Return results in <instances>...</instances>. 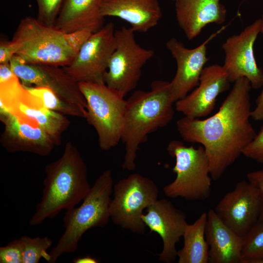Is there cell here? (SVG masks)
Wrapping results in <instances>:
<instances>
[{
    "instance_id": "obj_15",
    "label": "cell",
    "mask_w": 263,
    "mask_h": 263,
    "mask_svg": "<svg viewBox=\"0 0 263 263\" xmlns=\"http://www.w3.org/2000/svg\"><path fill=\"white\" fill-rule=\"evenodd\" d=\"M146 210L141 217L143 222L151 232L157 233L163 242L159 260L165 263L174 262L177 258L176 244L188 224L185 213L166 199H158Z\"/></svg>"
},
{
    "instance_id": "obj_12",
    "label": "cell",
    "mask_w": 263,
    "mask_h": 263,
    "mask_svg": "<svg viewBox=\"0 0 263 263\" xmlns=\"http://www.w3.org/2000/svg\"><path fill=\"white\" fill-rule=\"evenodd\" d=\"M262 19L246 26L240 33L228 37L222 44L225 53L223 65L230 83L246 78L252 88L263 85V72L257 65L254 54V44L262 29Z\"/></svg>"
},
{
    "instance_id": "obj_32",
    "label": "cell",
    "mask_w": 263,
    "mask_h": 263,
    "mask_svg": "<svg viewBox=\"0 0 263 263\" xmlns=\"http://www.w3.org/2000/svg\"><path fill=\"white\" fill-rule=\"evenodd\" d=\"M261 33L263 36V14ZM251 117L255 121H263V89L256 100V107L252 111Z\"/></svg>"
},
{
    "instance_id": "obj_30",
    "label": "cell",
    "mask_w": 263,
    "mask_h": 263,
    "mask_svg": "<svg viewBox=\"0 0 263 263\" xmlns=\"http://www.w3.org/2000/svg\"><path fill=\"white\" fill-rule=\"evenodd\" d=\"M247 181L258 191L260 202L259 218H263V169L252 171L247 174Z\"/></svg>"
},
{
    "instance_id": "obj_26",
    "label": "cell",
    "mask_w": 263,
    "mask_h": 263,
    "mask_svg": "<svg viewBox=\"0 0 263 263\" xmlns=\"http://www.w3.org/2000/svg\"><path fill=\"white\" fill-rule=\"evenodd\" d=\"M19 239L23 249L22 263H38L41 258L49 263L51 255L47 250L53 243L50 238L47 236L32 238L23 236Z\"/></svg>"
},
{
    "instance_id": "obj_33",
    "label": "cell",
    "mask_w": 263,
    "mask_h": 263,
    "mask_svg": "<svg viewBox=\"0 0 263 263\" xmlns=\"http://www.w3.org/2000/svg\"><path fill=\"white\" fill-rule=\"evenodd\" d=\"M15 76L10 62L0 64V83L9 80Z\"/></svg>"
},
{
    "instance_id": "obj_25",
    "label": "cell",
    "mask_w": 263,
    "mask_h": 263,
    "mask_svg": "<svg viewBox=\"0 0 263 263\" xmlns=\"http://www.w3.org/2000/svg\"><path fill=\"white\" fill-rule=\"evenodd\" d=\"M263 261V218H259L244 237L242 263Z\"/></svg>"
},
{
    "instance_id": "obj_19",
    "label": "cell",
    "mask_w": 263,
    "mask_h": 263,
    "mask_svg": "<svg viewBox=\"0 0 263 263\" xmlns=\"http://www.w3.org/2000/svg\"><path fill=\"white\" fill-rule=\"evenodd\" d=\"M221 0H175L176 18L188 40L198 36L210 23L222 24L226 9Z\"/></svg>"
},
{
    "instance_id": "obj_24",
    "label": "cell",
    "mask_w": 263,
    "mask_h": 263,
    "mask_svg": "<svg viewBox=\"0 0 263 263\" xmlns=\"http://www.w3.org/2000/svg\"><path fill=\"white\" fill-rule=\"evenodd\" d=\"M24 86L40 100L46 108L66 116L86 118V111L76 105L64 100L51 89L45 87Z\"/></svg>"
},
{
    "instance_id": "obj_10",
    "label": "cell",
    "mask_w": 263,
    "mask_h": 263,
    "mask_svg": "<svg viewBox=\"0 0 263 263\" xmlns=\"http://www.w3.org/2000/svg\"><path fill=\"white\" fill-rule=\"evenodd\" d=\"M116 46L104 76V82L124 97L137 87L142 68L154 55L151 49L142 47L134 32L125 26L115 30Z\"/></svg>"
},
{
    "instance_id": "obj_21",
    "label": "cell",
    "mask_w": 263,
    "mask_h": 263,
    "mask_svg": "<svg viewBox=\"0 0 263 263\" xmlns=\"http://www.w3.org/2000/svg\"><path fill=\"white\" fill-rule=\"evenodd\" d=\"M100 13L104 18L124 20L134 32L140 33L155 27L162 16L158 0H103Z\"/></svg>"
},
{
    "instance_id": "obj_2",
    "label": "cell",
    "mask_w": 263,
    "mask_h": 263,
    "mask_svg": "<svg viewBox=\"0 0 263 263\" xmlns=\"http://www.w3.org/2000/svg\"><path fill=\"white\" fill-rule=\"evenodd\" d=\"M148 91H134L126 100L121 141L125 145L122 167L136 168L137 152L148 136L167 126L174 115V98L170 82L153 81Z\"/></svg>"
},
{
    "instance_id": "obj_27",
    "label": "cell",
    "mask_w": 263,
    "mask_h": 263,
    "mask_svg": "<svg viewBox=\"0 0 263 263\" xmlns=\"http://www.w3.org/2000/svg\"><path fill=\"white\" fill-rule=\"evenodd\" d=\"M38 6L36 18L41 23L54 26L64 0H36Z\"/></svg>"
},
{
    "instance_id": "obj_28",
    "label": "cell",
    "mask_w": 263,
    "mask_h": 263,
    "mask_svg": "<svg viewBox=\"0 0 263 263\" xmlns=\"http://www.w3.org/2000/svg\"><path fill=\"white\" fill-rule=\"evenodd\" d=\"M22 261L23 249L19 238L0 247V263H22Z\"/></svg>"
},
{
    "instance_id": "obj_8",
    "label": "cell",
    "mask_w": 263,
    "mask_h": 263,
    "mask_svg": "<svg viewBox=\"0 0 263 263\" xmlns=\"http://www.w3.org/2000/svg\"><path fill=\"white\" fill-rule=\"evenodd\" d=\"M0 113H10L22 122L38 126L55 146L61 144L62 135L70 124L66 115L44 107L17 76L0 83Z\"/></svg>"
},
{
    "instance_id": "obj_5",
    "label": "cell",
    "mask_w": 263,
    "mask_h": 263,
    "mask_svg": "<svg viewBox=\"0 0 263 263\" xmlns=\"http://www.w3.org/2000/svg\"><path fill=\"white\" fill-rule=\"evenodd\" d=\"M12 41L16 55L27 63L63 67L69 65L78 52L69 33L45 25L31 16L21 19Z\"/></svg>"
},
{
    "instance_id": "obj_11",
    "label": "cell",
    "mask_w": 263,
    "mask_h": 263,
    "mask_svg": "<svg viewBox=\"0 0 263 263\" xmlns=\"http://www.w3.org/2000/svg\"><path fill=\"white\" fill-rule=\"evenodd\" d=\"M114 27L110 22L92 33L73 61L62 67L78 83H105L104 76L116 46Z\"/></svg>"
},
{
    "instance_id": "obj_14",
    "label": "cell",
    "mask_w": 263,
    "mask_h": 263,
    "mask_svg": "<svg viewBox=\"0 0 263 263\" xmlns=\"http://www.w3.org/2000/svg\"><path fill=\"white\" fill-rule=\"evenodd\" d=\"M214 210L227 226L244 238L260 217L258 191L248 181H240L224 195Z\"/></svg>"
},
{
    "instance_id": "obj_16",
    "label": "cell",
    "mask_w": 263,
    "mask_h": 263,
    "mask_svg": "<svg viewBox=\"0 0 263 263\" xmlns=\"http://www.w3.org/2000/svg\"><path fill=\"white\" fill-rule=\"evenodd\" d=\"M224 29L211 35L203 43L193 49L186 48L175 38L166 42V47L177 64L175 75L170 82L176 101L185 97L199 84L201 75L208 60L207 44Z\"/></svg>"
},
{
    "instance_id": "obj_3",
    "label": "cell",
    "mask_w": 263,
    "mask_h": 263,
    "mask_svg": "<svg viewBox=\"0 0 263 263\" xmlns=\"http://www.w3.org/2000/svg\"><path fill=\"white\" fill-rule=\"evenodd\" d=\"M41 201L29 220V225H40L55 217L61 210L71 209L83 201L91 187L87 166L78 149L70 141L62 155L46 165Z\"/></svg>"
},
{
    "instance_id": "obj_35",
    "label": "cell",
    "mask_w": 263,
    "mask_h": 263,
    "mask_svg": "<svg viewBox=\"0 0 263 263\" xmlns=\"http://www.w3.org/2000/svg\"><path fill=\"white\" fill-rule=\"evenodd\" d=\"M172 0V1H174L175 0Z\"/></svg>"
},
{
    "instance_id": "obj_29",
    "label": "cell",
    "mask_w": 263,
    "mask_h": 263,
    "mask_svg": "<svg viewBox=\"0 0 263 263\" xmlns=\"http://www.w3.org/2000/svg\"><path fill=\"white\" fill-rule=\"evenodd\" d=\"M245 157L263 164V125L243 151Z\"/></svg>"
},
{
    "instance_id": "obj_9",
    "label": "cell",
    "mask_w": 263,
    "mask_h": 263,
    "mask_svg": "<svg viewBox=\"0 0 263 263\" xmlns=\"http://www.w3.org/2000/svg\"><path fill=\"white\" fill-rule=\"evenodd\" d=\"M158 196V187L151 179L139 173L130 174L113 186L110 205L111 219L123 228L143 234L146 226L141 218L143 211Z\"/></svg>"
},
{
    "instance_id": "obj_22",
    "label": "cell",
    "mask_w": 263,
    "mask_h": 263,
    "mask_svg": "<svg viewBox=\"0 0 263 263\" xmlns=\"http://www.w3.org/2000/svg\"><path fill=\"white\" fill-rule=\"evenodd\" d=\"M103 0H64L54 26L66 33L86 29L93 33L104 25Z\"/></svg>"
},
{
    "instance_id": "obj_34",
    "label": "cell",
    "mask_w": 263,
    "mask_h": 263,
    "mask_svg": "<svg viewBox=\"0 0 263 263\" xmlns=\"http://www.w3.org/2000/svg\"><path fill=\"white\" fill-rule=\"evenodd\" d=\"M74 263H97L99 261L95 258L90 255L78 257L73 260Z\"/></svg>"
},
{
    "instance_id": "obj_13",
    "label": "cell",
    "mask_w": 263,
    "mask_h": 263,
    "mask_svg": "<svg viewBox=\"0 0 263 263\" xmlns=\"http://www.w3.org/2000/svg\"><path fill=\"white\" fill-rule=\"evenodd\" d=\"M10 63L13 72L24 86L47 87L64 100L86 111V102L78 83L62 67L27 63L16 55Z\"/></svg>"
},
{
    "instance_id": "obj_31",
    "label": "cell",
    "mask_w": 263,
    "mask_h": 263,
    "mask_svg": "<svg viewBox=\"0 0 263 263\" xmlns=\"http://www.w3.org/2000/svg\"><path fill=\"white\" fill-rule=\"evenodd\" d=\"M15 55L16 49L12 40H0V64L10 62Z\"/></svg>"
},
{
    "instance_id": "obj_4",
    "label": "cell",
    "mask_w": 263,
    "mask_h": 263,
    "mask_svg": "<svg viewBox=\"0 0 263 263\" xmlns=\"http://www.w3.org/2000/svg\"><path fill=\"white\" fill-rule=\"evenodd\" d=\"M113 182L112 171L105 170L95 180L80 206L66 210L63 219L65 231L51 250L49 263H56L64 254L75 253L83 234L89 229L104 227L108 224Z\"/></svg>"
},
{
    "instance_id": "obj_1",
    "label": "cell",
    "mask_w": 263,
    "mask_h": 263,
    "mask_svg": "<svg viewBox=\"0 0 263 263\" xmlns=\"http://www.w3.org/2000/svg\"><path fill=\"white\" fill-rule=\"evenodd\" d=\"M251 88L246 78H240L214 114L202 120L184 116L177 121L184 141L204 147L214 181L238 159L256 134L250 122Z\"/></svg>"
},
{
    "instance_id": "obj_18",
    "label": "cell",
    "mask_w": 263,
    "mask_h": 263,
    "mask_svg": "<svg viewBox=\"0 0 263 263\" xmlns=\"http://www.w3.org/2000/svg\"><path fill=\"white\" fill-rule=\"evenodd\" d=\"M0 120L4 125L0 143L9 152H29L46 156L55 146L50 137L38 126L22 122L8 113H0Z\"/></svg>"
},
{
    "instance_id": "obj_17",
    "label": "cell",
    "mask_w": 263,
    "mask_h": 263,
    "mask_svg": "<svg viewBox=\"0 0 263 263\" xmlns=\"http://www.w3.org/2000/svg\"><path fill=\"white\" fill-rule=\"evenodd\" d=\"M230 82L223 66L213 64L204 68L198 85L175 102V109L185 116L200 118L214 110L218 95L227 91Z\"/></svg>"
},
{
    "instance_id": "obj_20",
    "label": "cell",
    "mask_w": 263,
    "mask_h": 263,
    "mask_svg": "<svg viewBox=\"0 0 263 263\" xmlns=\"http://www.w3.org/2000/svg\"><path fill=\"white\" fill-rule=\"evenodd\" d=\"M205 237L208 263H242L244 238L220 219L214 209L207 212Z\"/></svg>"
},
{
    "instance_id": "obj_23",
    "label": "cell",
    "mask_w": 263,
    "mask_h": 263,
    "mask_svg": "<svg viewBox=\"0 0 263 263\" xmlns=\"http://www.w3.org/2000/svg\"><path fill=\"white\" fill-rule=\"evenodd\" d=\"M207 212H203L188 224L183 238V247L177 250L178 263H208L209 246L205 237Z\"/></svg>"
},
{
    "instance_id": "obj_6",
    "label": "cell",
    "mask_w": 263,
    "mask_h": 263,
    "mask_svg": "<svg viewBox=\"0 0 263 263\" xmlns=\"http://www.w3.org/2000/svg\"><path fill=\"white\" fill-rule=\"evenodd\" d=\"M175 158L172 169L175 179L165 186L163 192L170 198L180 197L188 201H204L211 192L209 163L204 147L187 146L182 141L173 140L167 148Z\"/></svg>"
},
{
    "instance_id": "obj_7",
    "label": "cell",
    "mask_w": 263,
    "mask_h": 263,
    "mask_svg": "<svg viewBox=\"0 0 263 263\" xmlns=\"http://www.w3.org/2000/svg\"><path fill=\"white\" fill-rule=\"evenodd\" d=\"M87 104L85 119L95 129L100 148L108 150L121 141L126 100L105 83H78Z\"/></svg>"
}]
</instances>
